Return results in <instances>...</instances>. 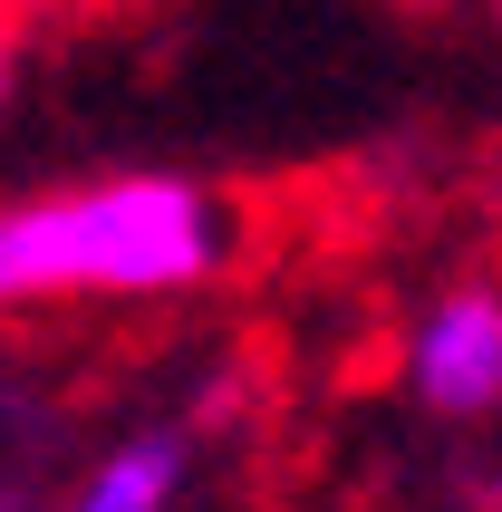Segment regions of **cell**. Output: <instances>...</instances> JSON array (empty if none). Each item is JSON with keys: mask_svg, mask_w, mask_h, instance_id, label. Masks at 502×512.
Returning a JSON list of instances; mask_svg holds the SVG:
<instances>
[{"mask_svg": "<svg viewBox=\"0 0 502 512\" xmlns=\"http://www.w3.org/2000/svg\"><path fill=\"white\" fill-rule=\"evenodd\" d=\"M406 397L425 416H454V426L502 406V290L464 281L416 310V329H406Z\"/></svg>", "mask_w": 502, "mask_h": 512, "instance_id": "obj_2", "label": "cell"}, {"mask_svg": "<svg viewBox=\"0 0 502 512\" xmlns=\"http://www.w3.org/2000/svg\"><path fill=\"white\" fill-rule=\"evenodd\" d=\"M10 10H29V0H0V20H10Z\"/></svg>", "mask_w": 502, "mask_h": 512, "instance_id": "obj_6", "label": "cell"}, {"mask_svg": "<svg viewBox=\"0 0 502 512\" xmlns=\"http://www.w3.org/2000/svg\"><path fill=\"white\" fill-rule=\"evenodd\" d=\"M49 464H58V416H39V387L0 368V512H49Z\"/></svg>", "mask_w": 502, "mask_h": 512, "instance_id": "obj_4", "label": "cell"}, {"mask_svg": "<svg viewBox=\"0 0 502 512\" xmlns=\"http://www.w3.org/2000/svg\"><path fill=\"white\" fill-rule=\"evenodd\" d=\"M232 203L194 174H87L0 203V319L39 310H145L223 281Z\"/></svg>", "mask_w": 502, "mask_h": 512, "instance_id": "obj_1", "label": "cell"}, {"mask_svg": "<svg viewBox=\"0 0 502 512\" xmlns=\"http://www.w3.org/2000/svg\"><path fill=\"white\" fill-rule=\"evenodd\" d=\"M10 87H20V39H10V20H0V107H10Z\"/></svg>", "mask_w": 502, "mask_h": 512, "instance_id": "obj_5", "label": "cell"}, {"mask_svg": "<svg viewBox=\"0 0 502 512\" xmlns=\"http://www.w3.org/2000/svg\"><path fill=\"white\" fill-rule=\"evenodd\" d=\"M203 455V416H145L49 493V512H174Z\"/></svg>", "mask_w": 502, "mask_h": 512, "instance_id": "obj_3", "label": "cell"}]
</instances>
